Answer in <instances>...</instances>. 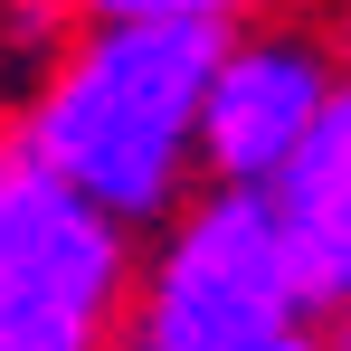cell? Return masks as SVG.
Listing matches in <instances>:
<instances>
[{
	"mask_svg": "<svg viewBox=\"0 0 351 351\" xmlns=\"http://www.w3.org/2000/svg\"><path fill=\"white\" fill-rule=\"evenodd\" d=\"M256 199L276 209V237H285L294 276L313 294V323H323V304L351 294V76H342V95L323 105V123L304 133V152Z\"/></svg>",
	"mask_w": 351,
	"mask_h": 351,
	"instance_id": "5b68a950",
	"label": "cell"
},
{
	"mask_svg": "<svg viewBox=\"0 0 351 351\" xmlns=\"http://www.w3.org/2000/svg\"><path fill=\"white\" fill-rule=\"evenodd\" d=\"M285 351H323V342H285Z\"/></svg>",
	"mask_w": 351,
	"mask_h": 351,
	"instance_id": "9c48e42d",
	"label": "cell"
},
{
	"mask_svg": "<svg viewBox=\"0 0 351 351\" xmlns=\"http://www.w3.org/2000/svg\"><path fill=\"white\" fill-rule=\"evenodd\" d=\"M342 95V58L323 29L294 19H247L219 38L209 86H199V180L219 190H266L304 152V133Z\"/></svg>",
	"mask_w": 351,
	"mask_h": 351,
	"instance_id": "277c9868",
	"label": "cell"
},
{
	"mask_svg": "<svg viewBox=\"0 0 351 351\" xmlns=\"http://www.w3.org/2000/svg\"><path fill=\"white\" fill-rule=\"evenodd\" d=\"M133 228L86 209L0 133V351H114Z\"/></svg>",
	"mask_w": 351,
	"mask_h": 351,
	"instance_id": "3957f363",
	"label": "cell"
},
{
	"mask_svg": "<svg viewBox=\"0 0 351 351\" xmlns=\"http://www.w3.org/2000/svg\"><path fill=\"white\" fill-rule=\"evenodd\" d=\"M143 237L152 247H133L114 351H285V342H313V294H304L285 237H276V209L256 190L199 180Z\"/></svg>",
	"mask_w": 351,
	"mask_h": 351,
	"instance_id": "7a4b0ae2",
	"label": "cell"
},
{
	"mask_svg": "<svg viewBox=\"0 0 351 351\" xmlns=\"http://www.w3.org/2000/svg\"><path fill=\"white\" fill-rule=\"evenodd\" d=\"M209 29H66L29 76L10 143L114 228H152L199 190V86Z\"/></svg>",
	"mask_w": 351,
	"mask_h": 351,
	"instance_id": "6da1fadb",
	"label": "cell"
},
{
	"mask_svg": "<svg viewBox=\"0 0 351 351\" xmlns=\"http://www.w3.org/2000/svg\"><path fill=\"white\" fill-rule=\"evenodd\" d=\"M313 342H323V351H351V294H342V304H323V323H313Z\"/></svg>",
	"mask_w": 351,
	"mask_h": 351,
	"instance_id": "52a82bcc",
	"label": "cell"
},
{
	"mask_svg": "<svg viewBox=\"0 0 351 351\" xmlns=\"http://www.w3.org/2000/svg\"><path fill=\"white\" fill-rule=\"evenodd\" d=\"M266 10L276 0H58L66 29H209V38H228Z\"/></svg>",
	"mask_w": 351,
	"mask_h": 351,
	"instance_id": "8992f818",
	"label": "cell"
},
{
	"mask_svg": "<svg viewBox=\"0 0 351 351\" xmlns=\"http://www.w3.org/2000/svg\"><path fill=\"white\" fill-rule=\"evenodd\" d=\"M332 58H342V76H351V0H342V29H332Z\"/></svg>",
	"mask_w": 351,
	"mask_h": 351,
	"instance_id": "ba28073f",
	"label": "cell"
}]
</instances>
